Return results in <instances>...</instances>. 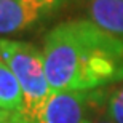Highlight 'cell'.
Returning <instances> with one entry per match:
<instances>
[{"label":"cell","mask_w":123,"mask_h":123,"mask_svg":"<svg viewBox=\"0 0 123 123\" xmlns=\"http://www.w3.org/2000/svg\"><path fill=\"white\" fill-rule=\"evenodd\" d=\"M42 53L53 91L99 90L123 80V42L90 19L55 26Z\"/></svg>","instance_id":"cell-1"},{"label":"cell","mask_w":123,"mask_h":123,"mask_svg":"<svg viewBox=\"0 0 123 123\" xmlns=\"http://www.w3.org/2000/svg\"><path fill=\"white\" fill-rule=\"evenodd\" d=\"M0 59L10 67L23 91V112L37 122L51 94L43 62V53L29 42L0 38Z\"/></svg>","instance_id":"cell-2"},{"label":"cell","mask_w":123,"mask_h":123,"mask_svg":"<svg viewBox=\"0 0 123 123\" xmlns=\"http://www.w3.org/2000/svg\"><path fill=\"white\" fill-rule=\"evenodd\" d=\"M105 88L88 91H51L35 123H93L104 114Z\"/></svg>","instance_id":"cell-3"},{"label":"cell","mask_w":123,"mask_h":123,"mask_svg":"<svg viewBox=\"0 0 123 123\" xmlns=\"http://www.w3.org/2000/svg\"><path fill=\"white\" fill-rule=\"evenodd\" d=\"M46 14L45 10L24 0H0V35L27 31Z\"/></svg>","instance_id":"cell-4"},{"label":"cell","mask_w":123,"mask_h":123,"mask_svg":"<svg viewBox=\"0 0 123 123\" xmlns=\"http://www.w3.org/2000/svg\"><path fill=\"white\" fill-rule=\"evenodd\" d=\"M88 19L123 42V0H83Z\"/></svg>","instance_id":"cell-5"},{"label":"cell","mask_w":123,"mask_h":123,"mask_svg":"<svg viewBox=\"0 0 123 123\" xmlns=\"http://www.w3.org/2000/svg\"><path fill=\"white\" fill-rule=\"evenodd\" d=\"M0 107L11 112H23V91L10 67L0 59Z\"/></svg>","instance_id":"cell-6"},{"label":"cell","mask_w":123,"mask_h":123,"mask_svg":"<svg viewBox=\"0 0 123 123\" xmlns=\"http://www.w3.org/2000/svg\"><path fill=\"white\" fill-rule=\"evenodd\" d=\"M104 114L114 123H123V80L105 86Z\"/></svg>","instance_id":"cell-7"},{"label":"cell","mask_w":123,"mask_h":123,"mask_svg":"<svg viewBox=\"0 0 123 123\" xmlns=\"http://www.w3.org/2000/svg\"><path fill=\"white\" fill-rule=\"evenodd\" d=\"M24 2H29V3H34L37 5L38 8L45 10L46 13L50 14L53 10H56L58 6H59L61 3H62L64 0H24Z\"/></svg>","instance_id":"cell-8"},{"label":"cell","mask_w":123,"mask_h":123,"mask_svg":"<svg viewBox=\"0 0 123 123\" xmlns=\"http://www.w3.org/2000/svg\"><path fill=\"white\" fill-rule=\"evenodd\" d=\"M0 123H35L24 117L21 112H8L3 118H0Z\"/></svg>","instance_id":"cell-9"},{"label":"cell","mask_w":123,"mask_h":123,"mask_svg":"<svg viewBox=\"0 0 123 123\" xmlns=\"http://www.w3.org/2000/svg\"><path fill=\"white\" fill-rule=\"evenodd\" d=\"M93 123H114V122H112V120H110L105 114H102V115H99V117H98Z\"/></svg>","instance_id":"cell-10"},{"label":"cell","mask_w":123,"mask_h":123,"mask_svg":"<svg viewBox=\"0 0 123 123\" xmlns=\"http://www.w3.org/2000/svg\"><path fill=\"white\" fill-rule=\"evenodd\" d=\"M8 112H11V110H5V109H2V107H0V118H3Z\"/></svg>","instance_id":"cell-11"}]
</instances>
